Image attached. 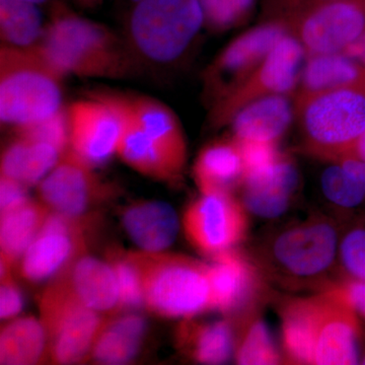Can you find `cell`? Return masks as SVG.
I'll return each mask as SVG.
<instances>
[{
  "instance_id": "6da1fadb",
  "label": "cell",
  "mask_w": 365,
  "mask_h": 365,
  "mask_svg": "<svg viewBox=\"0 0 365 365\" xmlns=\"http://www.w3.org/2000/svg\"><path fill=\"white\" fill-rule=\"evenodd\" d=\"M36 49L64 78H124L133 60L109 28L57 6Z\"/></svg>"
},
{
  "instance_id": "7a4b0ae2",
  "label": "cell",
  "mask_w": 365,
  "mask_h": 365,
  "mask_svg": "<svg viewBox=\"0 0 365 365\" xmlns=\"http://www.w3.org/2000/svg\"><path fill=\"white\" fill-rule=\"evenodd\" d=\"M63 76L36 47L0 49V119L20 127L41 121L63 109Z\"/></svg>"
},
{
  "instance_id": "3957f363",
  "label": "cell",
  "mask_w": 365,
  "mask_h": 365,
  "mask_svg": "<svg viewBox=\"0 0 365 365\" xmlns=\"http://www.w3.org/2000/svg\"><path fill=\"white\" fill-rule=\"evenodd\" d=\"M143 279L144 307L163 318L192 319L213 309L208 264L165 252H131Z\"/></svg>"
},
{
  "instance_id": "277c9868",
  "label": "cell",
  "mask_w": 365,
  "mask_h": 365,
  "mask_svg": "<svg viewBox=\"0 0 365 365\" xmlns=\"http://www.w3.org/2000/svg\"><path fill=\"white\" fill-rule=\"evenodd\" d=\"M297 114L309 153L339 160L365 130L364 88L299 93Z\"/></svg>"
},
{
  "instance_id": "5b68a950",
  "label": "cell",
  "mask_w": 365,
  "mask_h": 365,
  "mask_svg": "<svg viewBox=\"0 0 365 365\" xmlns=\"http://www.w3.org/2000/svg\"><path fill=\"white\" fill-rule=\"evenodd\" d=\"M204 24L199 0H139L128 20L129 44L155 64L176 61Z\"/></svg>"
},
{
  "instance_id": "8992f818",
  "label": "cell",
  "mask_w": 365,
  "mask_h": 365,
  "mask_svg": "<svg viewBox=\"0 0 365 365\" xmlns=\"http://www.w3.org/2000/svg\"><path fill=\"white\" fill-rule=\"evenodd\" d=\"M39 309L50 361L71 364L90 357L106 321L102 314L81 304L54 278L40 294Z\"/></svg>"
},
{
  "instance_id": "52a82bcc",
  "label": "cell",
  "mask_w": 365,
  "mask_h": 365,
  "mask_svg": "<svg viewBox=\"0 0 365 365\" xmlns=\"http://www.w3.org/2000/svg\"><path fill=\"white\" fill-rule=\"evenodd\" d=\"M337 228L330 220L309 218L278 232L269 242L266 260L277 275L294 282L319 279L339 254Z\"/></svg>"
},
{
  "instance_id": "ba28073f",
  "label": "cell",
  "mask_w": 365,
  "mask_h": 365,
  "mask_svg": "<svg viewBox=\"0 0 365 365\" xmlns=\"http://www.w3.org/2000/svg\"><path fill=\"white\" fill-rule=\"evenodd\" d=\"M306 50L295 36L287 35L246 78L216 100L212 119L227 124L245 106L259 98L292 93L302 73Z\"/></svg>"
},
{
  "instance_id": "9c48e42d",
  "label": "cell",
  "mask_w": 365,
  "mask_h": 365,
  "mask_svg": "<svg viewBox=\"0 0 365 365\" xmlns=\"http://www.w3.org/2000/svg\"><path fill=\"white\" fill-rule=\"evenodd\" d=\"M91 220L50 211L39 235L20 260L26 280L38 283L53 279L86 253Z\"/></svg>"
},
{
  "instance_id": "30bf717a",
  "label": "cell",
  "mask_w": 365,
  "mask_h": 365,
  "mask_svg": "<svg viewBox=\"0 0 365 365\" xmlns=\"http://www.w3.org/2000/svg\"><path fill=\"white\" fill-rule=\"evenodd\" d=\"M182 227L194 248L215 258L244 239L248 218L232 194L201 193L185 211Z\"/></svg>"
},
{
  "instance_id": "8fae6325",
  "label": "cell",
  "mask_w": 365,
  "mask_h": 365,
  "mask_svg": "<svg viewBox=\"0 0 365 365\" xmlns=\"http://www.w3.org/2000/svg\"><path fill=\"white\" fill-rule=\"evenodd\" d=\"M69 150L97 169L115 155L122 132V117L107 93L72 102L66 108Z\"/></svg>"
},
{
  "instance_id": "7c38bea8",
  "label": "cell",
  "mask_w": 365,
  "mask_h": 365,
  "mask_svg": "<svg viewBox=\"0 0 365 365\" xmlns=\"http://www.w3.org/2000/svg\"><path fill=\"white\" fill-rule=\"evenodd\" d=\"M95 170L68 148L38 185L40 200L55 212L88 215L90 209L112 191Z\"/></svg>"
},
{
  "instance_id": "4fadbf2b",
  "label": "cell",
  "mask_w": 365,
  "mask_h": 365,
  "mask_svg": "<svg viewBox=\"0 0 365 365\" xmlns=\"http://www.w3.org/2000/svg\"><path fill=\"white\" fill-rule=\"evenodd\" d=\"M294 28L309 55L344 52L365 32V1H325L304 14Z\"/></svg>"
},
{
  "instance_id": "5bb4252c",
  "label": "cell",
  "mask_w": 365,
  "mask_h": 365,
  "mask_svg": "<svg viewBox=\"0 0 365 365\" xmlns=\"http://www.w3.org/2000/svg\"><path fill=\"white\" fill-rule=\"evenodd\" d=\"M314 364L349 365L360 361L361 335L359 314L350 304L342 285L322 292Z\"/></svg>"
},
{
  "instance_id": "9a60e30c",
  "label": "cell",
  "mask_w": 365,
  "mask_h": 365,
  "mask_svg": "<svg viewBox=\"0 0 365 365\" xmlns=\"http://www.w3.org/2000/svg\"><path fill=\"white\" fill-rule=\"evenodd\" d=\"M287 34L284 24L269 23L247 31L218 54L209 68L207 81L220 88L218 97L246 78Z\"/></svg>"
},
{
  "instance_id": "2e32d148",
  "label": "cell",
  "mask_w": 365,
  "mask_h": 365,
  "mask_svg": "<svg viewBox=\"0 0 365 365\" xmlns=\"http://www.w3.org/2000/svg\"><path fill=\"white\" fill-rule=\"evenodd\" d=\"M122 117V132L117 155L138 174L157 181L175 182L182 177L186 163L178 160L153 141L135 123L116 96L107 93Z\"/></svg>"
},
{
  "instance_id": "e0dca14e",
  "label": "cell",
  "mask_w": 365,
  "mask_h": 365,
  "mask_svg": "<svg viewBox=\"0 0 365 365\" xmlns=\"http://www.w3.org/2000/svg\"><path fill=\"white\" fill-rule=\"evenodd\" d=\"M299 181L297 168L283 155L270 167L245 176L242 204L255 215L278 217L289 207Z\"/></svg>"
},
{
  "instance_id": "ac0fdd59",
  "label": "cell",
  "mask_w": 365,
  "mask_h": 365,
  "mask_svg": "<svg viewBox=\"0 0 365 365\" xmlns=\"http://www.w3.org/2000/svg\"><path fill=\"white\" fill-rule=\"evenodd\" d=\"M76 299L100 314L120 312L119 287L109 262L83 255L55 276Z\"/></svg>"
},
{
  "instance_id": "d6986e66",
  "label": "cell",
  "mask_w": 365,
  "mask_h": 365,
  "mask_svg": "<svg viewBox=\"0 0 365 365\" xmlns=\"http://www.w3.org/2000/svg\"><path fill=\"white\" fill-rule=\"evenodd\" d=\"M127 235L141 251L158 253L169 248L179 232V218L170 204L138 201L122 213Z\"/></svg>"
},
{
  "instance_id": "ffe728a7",
  "label": "cell",
  "mask_w": 365,
  "mask_h": 365,
  "mask_svg": "<svg viewBox=\"0 0 365 365\" xmlns=\"http://www.w3.org/2000/svg\"><path fill=\"white\" fill-rule=\"evenodd\" d=\"M213 309L235 313L249 304L257 288V272L241 255L230 251L215 257L209 265Z\"/></svg>"
},
{
  "instance_id": "44dd1931",
  "label": "cell",
  "mask_w": 365,
  "mask_h": 365,
  "mask_svg": "<svg viewBox=\"0 0 365 365\" xmlns=\"http://www.w3.org/2000/svg\"><path fill=\"white\" fill-rule=\"evenodd\" d=\"M115 96L135 123L153 141L186 163V138L179 119L170 108L146 96Z\"/></svg>"
},
{
  "instance_id": "7402d4cb",
  "label": "cell",
  "mask_w": 365,
  "mask_h": 365,
  "mask_svg": "<svg viewBox=\"0 0 365 365\" xmlns=\"http://www.w3.org/2000/svg\"><path fill=\"white\" fill-rule=\"evenodd\" d=\"M294 111L287 96L259 98L242 107L230 120L237 141L277 143L292 123Z\"/></svg>"
},
{
  "instance_id": "603a6c76",
  "label": "cell",
  "mask_w": 365,
  "mask_h": 365,
  "mask_svg": "<svg viewBox=\"0 0 365 365\" xmlns=\"http://www.w3.org/2000/svg\"><path fill=\"white\" fill-rule=\"evenodd\" d=\"M322 313L321 295L290 300L282 311V343L288 359L314 364Z\"/></svg>"
},
{
  "instance_id": "cb8c5ba5",
  "label": "cell",
  "mask_w": 365,
  "mask_h": 365,
  "mask_svg": "<svg viewBox=\"0 0 365 365\" xmlns=\"http://www.w3.org/2000/svg\"><path fill=\"white\" fill-rule=\"evenodd\" d=\"M62 155L52 144L16 135L2 151L0 172L29 188L39 185Z\"/></svg>"
},
{
  "instance_id": "d4e9b609",
  "label": "cell",
  "mask_w": 365,
  "mask_h": 365,
  "mask_svg": "<svg viewBox=\"0 0 365 365\" xmlns=\"http://www.w3.org/2000/svg\"><path fill=\"white\" fill-rule=\"evenodd\" d=\"M194 177L201 193H230L245 177L244 163L235 139L209 144L194 165Z\"/></svg>"
},
{
  "instance_id": "484cf974",
  "label": "cell",
  "mask_w": 365,
  "mask_h": 365,
  "mask_svg": "<svg viewBox=\"0 0 365 365\" xmlns=\"http://www.w3.org/2000/svg\"><path fill=\"white\" fill-rule=\"evenodd\" d=\"M176 339L181 351L200 364H225L235 353L234 330L227 321L198 323L185 319Z\"/></svg>"
},
{
  "instance_id": "4316f807",
  "label": "cell",
  "mask_w": 365,
  "mask_h": 365,
  "mask_svg": "<svg viewBox=\"0 0 365 365\" xmlns=\"http://www.w3.org/2000/svg\"><path fill=\"white\" fill-rule=\"evenodd\" d=\"M50 211L42 201L29 199L18 207L0 213V260L11 266L20 261L39 235Z\"/></svg>"
},
{
  "instance_id": "83f0119b",
  "label": "cell",
  "mask_w": 365,
  "mask_h": 365,
  "mask_svg": "<svg viewBox=\"0 0 365 365\" xmlns=\"http://www.w3.org/2000/svg\"><path fill=\"white\" fill-rule=\"evenodd\" d=\"M299 93L334 88H365V72L356 60L345 53L309 55L299 78Z\"/></svg>"
},
{
  "instance_id": "f1b7e54d",
  "label": "cell",
  "mask_w": 365,
  "mask_h": 365,
  "mask_svg": "<svg viewBox=\"0 0 365 365\" xmlns=\"http://www.w3.org/2000/svg\"><path fill=\"white\" fill-rule=\"evenodd\" d=\"M145 329L143 317L135 314L105 321L93 342L91 359L103 364L131 361L139 351Z\"/></svg>"
},
{
  "instance_id": "f546056e",
  "label": "cell",
  "mask_w": 365,
  "mask_h": 365,
  "mask_svg": "<svg viewBox=\"0 0 365 365\" xmlns=\"http://www.w3.org/2000/svg\"><path fill=\"white\" fill-rule=\"evenodd\" d=\"M47 335L40 319H14L0 334V364L32 365L47 357Z\"/></svg>"
},
{
  "instance_id": "4dcf8cb0",
  "label": "cell",
  "mask_w": 365,
  "mask_h": 365,
  "mask_svg": "<svg viewBox=\"0 0 365 365\" xmlns=\"http://www.w3.org/2000/svg\"><path fill=\"white\" fill-rule=\"evenodd\" d=\"M38 4L26 0H0L2 45L32 48L42 39L45 26Z\"/></svg>"
},
{
  "instance_id": "1f68e13d",
  "label": "cell",
  "mask_w": 365,
  "mask_h": 365,
  "mask_svg": "<svg viewBox=\"0 0 365 365\" xmlns=\"http://www.w3.org/2000/svg\"><path fill=\"white\" fill-rule=\"evenodd\" d=\"M235 359L246 365L277 364L279 352L267 325L259 317H250L235 340Z\"/></svg>"
},
{
  "instance_id": "d6a6232c",
  "label": "cell",
  "mask_w": 365,
  "mask_h": 365,
  "mask_svg": "<svg viewBox=\"0 0 365 365\" xmlns=\"http://www.w3.org/2000/svg\"><path fill=\"white\" fill-rule=\"evenodd\" d=\"M118 281L120 311L135 309L144 306L143 279L131 252H116L110 257Z\"/></svg>"
},
{
  "instance_id": "836d02e7",
  "label": "cell",
  "mask_w": 365,
  "mask_h": 365,
  "mask_svg": "<svg viewBox=\"0 0 365 365\" xmlns=\"http://www.w3.org/2000/svg\"><path fill=\"white\" fill-rule=\"evenodd\" d=\"M321 185L326 198L339 207H359L365 200L364 187L339 163L324 170Z\"/></svg>"
},
{
  "instance_id": "e575fe53",
  "label": "cell",
  "mask_w": 365,
  "mask_h": 365,
  "mask_svg": "<svg viewBox=\"0 0 365 365\" xmlns=\"http://www.w3.org/2000/svg\"><path fill=\"white\" fill-rule=\"evenodd\" d=\"M14 130L16 135L52 144L62 153L69 148V125L66 108L41 121L16 127Z\"/></svg>"
},
{
  "instance_id": "d590c367",
  "label": "cell",
  "mask_w": 365,
  "mask_h": 365,
  "mask_svg": "<svg viewBox=\"0 0 365 365\" xmlns=\"http://www.w3.org/2000/svg\"><path fill=\"white\" fill-rule=\"evenodd\" d=\"M204 23L215 30H225L248 16L255 0H199Z\"/></svg>"
},
{
  "instance_id": "8d00e7d4",
  "label": "cell",
  "mask_w": 365,
  "mask_h": 365,
  "mask_svg": "<svg viewBox=\"0 0 365 365\" xmlns=\"http://www.w3.org/2000/svg\"><path fill=\"white\" fill-rule=\"evenodd\" d=\"M341 264L352 280L365 282V228L350 230L341 240Z\"/></svg>"
},
{
  "instance_id": "74e56055",
  "label": "cell",
  "mask_w": 365,
  "mask_h": 365,
  "mask_svg": "<svg viewBox=\"0 0 365 365\" xmlns=\"http://www.w3.org/2000/svg\"><path fill=\"white\" fill-rule=\"evenodd\" d=\"M237 143L241 151L245 176L266 169L283 157L274 143L237 141Z\"/></svg>"
},
{
  "instance_id": "f35d334b",
  "label": "cell",
  "mask_w": 365,
  "mask_h": 365,
  "mask_svg": "<svg viewBox=\"0 0 365 365\" xmlns=\"http://www.w3.org/2000/svg\"><path fill=\"white\" fill-rule=\"evenodd\" d=\"M1 263V287H0V318L1 319H13L18 316L23 309V295L18 284L13 278L11 268L6 262L0 260Z\"/></svg>"
},
{
  "instance_id": "ab89813d",
  "label": "cell",
  "mask_w": 365,
  "mask_h": 365,
  "mask_svg": "<svg viewBox=\"0 0 365 365\" xmlns=\"http://www.w3.org/2000/svg\"><path fill=\"white\" fill-rule=\"evenodd\" d=\"M31 199L28 187L6 177H0V213L18 207Z\"/></svg>"
},
{
  "instance_id": "60d3db41",
  "label": "cell",
  "mask_w": 365,
  "mask_h": 365,
  "mask_svg": "<svg viewBox=\"0 0 365 365\" xmlns=\"http://www.w3.org/2000/svg\"><path fill=\"white\" fill-rule=\"evenodd\" d=\"M342 287L356 313L365 319V282L352 280L344 283Z\"/></svg>"
},
{
  "instance_id": "b9f144b4",
  "label": "cell",
  "mask_w": 365,
  "mask_h": 365,
  "mask_svg": "<svg viewBox=\"0 0 365 365\" xmlns=\"http://www.w3.org/2000/svg\"><path fill=\"white\" fill-rule=\"evenodd\" d=\"M365 189V162L355 158H343L336 160Z\"/></svg>"
},
{
  "instance_id": "7bdbcfd3",
  "label": "cell",
  "mask_w": 365,
  "mask_h": 365,
  "mask_svg": "<svg viewBox=\"0 0 365 365\" xmlns=\"http://www.w3.org/2000/svg\"><path fill=\"white\" fill-rule=\"evenodd\" d=\"M344 53L365 67V32L351 45L348 46Z\"/></svg>"
},
{
  "instance_id": "ee69618b",
  "label": "cell",
  "mask_w": 365,
  "mask_h": 365,
  "mask_svg": "<svg viewBox=\"0 0 365 365\" xmlns=\"http://www.w3.org/2000/svg\"><path fill=\"white\" fill-rule=\"evenodd\" d=\"M355 158L365 162V130L360 134L359 138L353 143L349 150L346 151L345 155L341 158Z\"/></svg>"
},
{
  "instance_id": "f6af8a7d",
  "label": "cell",
  "mask_w": 365,
  "mask_h": 365,
  "mask_svg": "<svg viewBox=\"0 0 365 365\" xmlns=\"http://www.w3.org/2000/svg\"><path fill=\"white\" fill-rule=\"evenodd\" d=\"M79 4H83V6H97V4H101L103 0H78Z\"/></svg>"
},
{
  "instance_id": "bcb514c9",
  "label": "cell",
  "mask_w": 365,
  "mask_h": 365,
  "mask_svg": "<svg viewBox=\"0 0 365 365\" xmlns=\"http://www.w3.org/2000/svg\"><path fill=\"white\" fill-rule=\"evenodd\" d=\"M26 1H30L33 2V4H43V2L47 1V0H26Z\"/></svg>"
},
{
  "instance_id": "7dc6e473",
  "label": "cell",
  "mask_w": 365,
  "mask_h": 365,
  "mask_svg": "<svg viewBox=\"0 0 365 365\" xmlns=\"http://www.w3.org/2000/svg\"><path fill=\"white\" fill-rule=\"evenodd\" d=\"M360 361H361L362 364H365V354H364V356L362 357L361 359H360Z\"/></svg>"
},
{
  "instance_id": "c3c4849f",
  "label": "cell",
  "mask_w": 365,
  "mask_h": 365,
  "mask_svg": "<svg viewBox=\"0 0 365 365\" xmlns=\"http://www.w3.org/2000/svg\"><path fill=\"white\" fill-rule=\"evenodd\" d=\"M326 1H330V0H326Z\"/></svg>"
}]
</instances>
